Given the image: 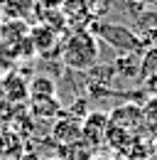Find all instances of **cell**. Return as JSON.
Here are the masks:
<instances>
[{"label":"cell","mask_w":157,"mask_h":160,"mask_svg":"<svg viewBox=\"0 0 157 160\" xmlns=\"http://www.w3.org/2000/svg\"><path fill=\"white\" fill-rule=\"evenodd\" d=\"M61 59L71 69L88 72L91 67H96L98 62V42L88 30H76L69 35V40L64 42V52Z\"/></svg>","instance_id":"6da1fadb"},{"label":"cell","mask_w":157,"mask_h":160,"mask_svg":"<svg viewBox=\"0 0 157 160\" xmlns=\"http://www.w3.org/2000/svg\"><path fill=\"white\" fill-rule=\"evenodd\" d=\"M88 32H91V35H98L106 44H111V47L118 49L120 54H137V52H145L142 42L137 40L135 30H133L130 25L101 20V22H93V27H91Z\"/></svg>","instance_id":"7a4b0ae2"},{"label":"cell","mask_w":157,"mask_h":160,"mask_svg":"<svg viewBox=\"0 0 157 160\" xmlns=\"http://www.w3.org/2000/svg\"><path fill=\"white\" fill-rule=\"evenodd\" d=\"M32 8V0H0V12L7 18H22Z\"/></svg>","instance_id":"3957f363"},{"label":"cell","mask_w":157,"mask_h":160,"mask_svg":"<svg viewBox=\"0 0 157 160\" xmlns=\"http://www.w3.org/2000/svg\"><path fill=\"white\" fill-rule=\"evenodd\" d=\"M140 74L142 77H157V44L147 47L140 59Z\"/></svg>","instance_id":"277c9868"},{"label":"cell","mask_w":157,"mask_h":160,"mask_svg":"<svg viewBox=\"0 0 157 160\" xmlns=\"http://www.w3.org/2000/svg\"><path fill=\"white\" fill-rule=\"evenodd\" d=\"M30 40L37 44V49H47V47H52V42H54V30L52 27H47V25H39V30L35 27L32 32H30Z\"/></svg>","instance_id":"5b68a950"},{"label":"cell","mask_w":157,"mask_h":160,"mask_svg":"<svg viewBox=\"0 0 157 160\" xmlns=\"http://www.w3.org/2000/svg\"><path fill=\"white\" fill-rule=\"evenodd\" d=\"M32 91L35 94H47V96H54V86H52V81L49 79H37L35 84H32Z\"/></svg>","instance_id":"8992f818"},{"label":"cell","mask_w":157,"mask_h":160,"mask_svg":"<svg viewBox=\"0 0 157 160\" xmlns=\"http://www.w3.org/2000/svg\"><path fill=\"white\" fill-rule=\"evenodd\" d=\"M140 5H145V8H155L157 5V0H137Z\"/></svg>","instance_id":"52a82bcc"}]
</instances>
